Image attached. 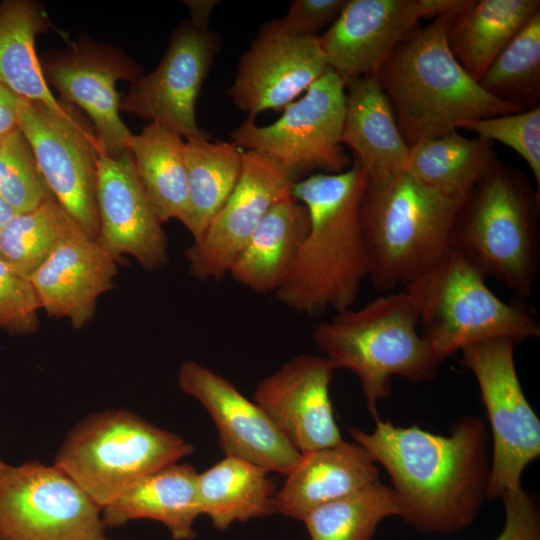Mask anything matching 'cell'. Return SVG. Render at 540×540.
Instances as JSON below:
<instances>
[{
  "label": "cell",
  "instance_id": "8fae6325",
  "mask_svg": "<svg viewBox=\"0 0 540 540\" xmlns=\"http://www.w3.org/2000/svg\"><path fill=\"white\" fill-rule=\"evenodd\" d=\"M101 511L56 465L0 469V540H99Z\"/></svg>",
  "mask_w": 540,
  "mask_h": 540
},
{
  "label": "cell",
  "instance_id": "52a82bcc",
  "mask_svg": "<svg viewBox=\"0 0 540 540\" xmlns=\"http://www.w3.org/2000/svg\"><path fill=\"white\" fill-rule=\"evenodd\" d=\"M485 279L451 250L437 266L405 285L418 313L420 334L441 362L475 342L509 338L519 344L540 336L536 315L504 302Z\"/></svg>",
  "mask_w": 540,
  "mask_h": 540
},
{
  "label": "cell",
  "instance_id": "603a6c76",
  "mask_svg": "<svg viewBox=\"0 0 540 540\" xmlns=\"http://www.w3.org/2000/svg\"><path fill=\"white\" fill-rule=\"evenodd\" d=\"M345 115L341 135L368 179L405 169L409 146L402 137L392 106L377 74L345 82Z\"/></svg>",
  "mask_w": 540,
  "mask_h": 540
},
{
  "label": "cell",
  "instance_id": "9a60e30c",
  "mask_svg": "<svg viewBox=\"0 0 540 540\" xmlns=\"http://www.w3.org/2000/svg\"><path fill=\"white\" fill-rule=\"evenodd\" d=\"M469 0H347L319 37L328 66L344 82L377 74L420 19L458 13Z\"/></svg>",
  "mask_w": 540,
  "mask_h": 540
},
{
  "label": "cell",
  "instance_id": "f546056e",
  "mask_svg": "<svg viewBox=\"0 0 540 540\" xmlns=\"http://www.w3.org/2000/svg\"><path fill=\"white\" fill-rule=\"evenodd\" d=\"M497 159L491 142L453 130L409 147L404 171L444 195L462 199Z\"/></svg>",
  "mask_w": 540,
  "mask_h": 540
},
{
  "label": "cell",
  "instance_id": "44dd1931",
  "mask_svg": "<svg viewBox=\"0 0 540 540\" xmlns=\"http://www.w3.org/2000/svg\"><path fill=\"white\" fill-rule=\"evenodd\" d=\"M117 261L80 226L28 278L41 309L75 329L90 321L100 295L113 287Z\"/></svg>",
  "mask_w": 540,
  "mask_h": 540
},
{
  "label": "cell",
  "instance_id": "3957f363",
  "mask_svg": "<svg viewBox=\"0 0 540 540\" xmlns=\"http://www.w3.org/2000/svg\"><path fill=\"white\" fill-rule=\"evenodd\" d=\"M457 13L416 25L378 70L406 144L441 136L463 122L521 112L481 88L455 59L447 34Z\"/></svg>",
  "mask_w": 540,
  "mask_h": 540
},
{
  "label": "cell",
  "instance_id": "6da1fadb",
  "mask_svg": "<svg viewBox=\"0 0 540 540\" xmlns=\"http://www.w3.org/2000/svg\"><path fill=\"white\" fill-rule=\"evenodd\" d=\"M371 432L348 427L390 477L399 517L427 533H453L471 525L488 500L489 434L474 415L458 419L448 436L417 425L375 418Z\"/></svg>",
  "mask_w": 540,
  "mask_h": 540
},
{
  "label": "cell",
  "instance_id": "e0dca14e",
  "mask_svg": "<svg viewBox=\"0 0 540 540\" xmlns=\"http://www.w3.org/2000/svg\"><path fill=\"white\" fill-rule=\"evenodd\" d=\"M328 68L318 36L289 34L273 20L259 29L240 57L227 93L238 109L256 117L284 109Z\"/></svg>",
  "mask_w": 540,
  "mask_h": 540
},
{
  "label": "cell",
  "instance_id": "4dcf8cb0",
  "mask_svg": "<svg viewBox=\"0 0 540 540\" xmlns=\"http://www.w3.org/2000/svg\"><path fill=\"white\" fill-rule=\"evenodd\" d=\"M243 149L233 142L186 141L188 207L183 225L199 241L226 203L242 171Z\"/></svg>",
  "mask_w": 540,
  "mask_h": 540
},
{
  "label": "cell",
  "instance_id": "d4e9b609",
  "mask_svg": "<svg viewBox=\"0 0 540 540\" xmlns=\"http://www.w3.org/2000/svg\"><path fill=\"white\" fill-rule=\"evenodd\" d=\"M307 208L292 196L264 215L228 275L258 294L275 293L290 272L309 231Z\"/></svg>",
  "mask_w": 540,
  "mask_h": 540
},
{
  "label": "cell",
  "instance_id": "ba28073f",
  "mask_svg": "<svg viewBox=\"0 0 540 540\" xmlns=\"http://www.w3.org/2000/svg\"><path fill=\"white\" fill-rule=\"evenodd\" d=\"M194 451L179 435L117 409L79 422L61 444L54 465L102 509L137 478Z\"/></svg>",
  "mask_w": 540,
  "mask_h": 540
},
{
  "label": "cell",
  "instance_id": "5bb4252c",
  "mask_svg": "<svg viewBox=\"0 0 540 540\" xmlns=\"http://www.w3.org/2000/svg\"><path fill=\"white\" fill-rule=\"evenodd\" d=\"M41 68L47 84L88 115L103 153L116 157L128 150L132 133L120 117L116 86L136 81L142 68L121 50L87 37L48 54Z\"/></svg>",
  "mask_w": 540,
  "mask_h": 540
},
{
  "label": "cell",
  "instance_id": "836d02e7",
  "mask_svg": "<svg viewBox=\"0 0 540 540\" xmlns=\"http://www.w3.org/2000/svg\"><path fill=\"white\" fill-rule=\"evenodd\" d=\"M78 223L55 198L16 214L0 233V259L29 277Z\"/></svg>",
  "mask_w": 540,
  "mask_h": 540
},
{
  "label": "cell",
  "instance_id": "d6986e66",
  "mask_svg": "<svg viewBox=\"0 0 540 540\" xmlns=\"http://www.w3.org/2000/svg\"><path fill=\"white\" fill-rule=\"evenodd\" d=\"M99 220L97 242L117 262L130 255L148 271L164 267L168 244L162 223L155 214L126 150L112 157L101 153L96 178Z\"/></svg>",
  "mask_w": 540,
  "mask_h": 540
},
{
  "label": "cell",
  "instance_id": "d6a6232c",
  "mask_svg": "<svg viewBox=\"0 0 540 540\" xmlns=\"http://www.w3.org/2000/svg\"><path fill=\"white\" fill-rule=\"evenodd\" d=\"M478 84L492 97L520 111L539 106L540 11L494 59Z\"/></svg>",
  "mask_w": 540,
  "mask_h": 540
},
{
  "label": "cell",
  "instance_id": "ab89813d",
  "mask_svg": "<svg viewBox=\"0 0 540 540\" xmlns=\"http://www.w3.org/2000/svg\"><path fill=\"white\" fill-rule=\"evenodd\" d=\"M21 101L19 95L0 83V138L18 127Z\"/></svg>",
  "mask_w": 540,
  "mask_h": 540
},
{
  "label": "cell",
  "instance_id": "f6af8a7d",
  "mask_svg": "<svg viewBox=\"0 0 540 540\" xmlns=\"http://www.w3.org/2000/svg\"><path fill=\"white\" fill-rule=\"evenodd\" d=\"M0 143H1V138H0Z\"/></svg>",
  "mask_w": 540,
  "mask_h": 540
},
{
  "label": "cell",
  "instance_id": "9c48e42d",
  "mask_svg": "<svg viewBox=\"0 0 540 540\" xmlns=\"http://www.w3.org/2000/svg\"><path fill=\"white\" fill-rule=\"evenodd\" d=\"M345 99V82L329 67L278 120L258 126L248 116L231 142L270 158L296 181L314 170L342 172L351 162L341 143Z\"/></svg>",
  "mask_w": 540,
  "mask_h": 540
},
{
  "label": "cell",
  "instance_id": "1f68e13d",
  "mask_svg": "<svg viewBox=\"0 0 540 540\" xmlns=\"http://www.w3.org/2000/svg\"><path fill=\"white\" fill-rule=\"evenodd\" d=\"M399 516L393 489L380 479L324 503L302 519L311 540H370L385 518Z\"/></svg>",
  "mask_w": 540,
  "mask_h": 540
},
{
  "label": "cell",
  "instance_id": "f35d334b",
  "mask_svg": "<svg viewBox=\"0 0 540 540\" xmlns=\"http://www.w3.org/2000/svg\"><path fill=\"white\" fill-rule=\"evenodd\" d=\"M347 0H295L288 12L276 20L281 29L296 36H317L328 24H332Z\"/></svg>",
  "mask_w": 540,
  "mask_h": 540
},
{
  "label": "cell",
  "instance_id": "b9f144b4",
  "mask_svg": "<svg viewBox=\"0 0 540 540\" xmlns=\"http://www.w3.org/2000/svg\"><path fill=\"white\" fill-rule=\"evenodd\" d=\"M15 215L13 209L0 196V233Z\"/></svg>",
  "mask_w": 540,
  "mask_h": 540
},
{
  "label": "cell",
  "instance_id": "5b68a950",
  "mask_svg": "<svg viewBox=\"0 0 540 540\" xmlns=\"http://www.w3.org/2000/svg\"><path fill=\"white\" fill-rule=\"evenodd\" d=\"M462 200L405 171L368 179L359 222L373 287L388 292L437 266L451 251L452 227Z\"/></svg>",
  "mask_w": 540,
  "mask_h": 540
},
{
  "label": "cell",
  "instance_id": "ac0fdd59",
  "mask_svg": "<svg viewBox=\"0 0 540 540\" xmlns=\"http://www.w3.org/2000/svg\"><path fill=\"white\" fill-rule=\"evenodd\" d=\"M296 180L270 158L243 151L234 190L202 238L185 251L189 272L198 280H220L254 230L278 201L291 196Z\"/></svg>",
  "mask_w": 540,
  "mask_h": 540
},
{
  "label": "cell",
  "instance_id": "f1b7e54d",
  "mask_svg": "<svg viewBox=\"0 0 540 540\" xmlns=\"http://www.w3.org/2000/svg\"><path fill=\"white\" fill-rule=\"evenodd\" d=\"M42 5L31 0L0 1V83L21 98L58 108L35 50L36 37L48 29Z\"/></svg>",
  "mask_w": 540,
  "mask_h": 540
},
{
  "label": "cell",
  "instance_id": "30bf717a",
  "mask_svg": "<svg viewBox=\"0 0 540 540\" xmlns=\"http://www.w3.org/2000/svg\"><path fill=\"white\" fill-rule=\"evenodd\" d=\"M517 345L509 338H492L460 350L463 366L477 381L491 428L488 500L520 489L525 468L540 456V420L518 378Z\"/></svg>",
  "mask_w": 540,
  "mask_h": 540
},
{
  "label": "cell",
  "instance_id": "4316f807",
  "mask_svg": "<svg viewBox=\"0 0 540 540\" xmlns=\"http://www.w3.org/2000/svg\"><path fill=\"white\" fill-rule=\"evenodd\" d=\"M264 468L244 459H224L198 473L197 487L202 514L223 531L236 521H247L276 512V487Z\"/></svg>",
  "mask_w": 540,
  "mask_h": 540
},
{
  "label": "cell",
  "instance_id": "ffe728a7",
  "mask_svg": "<svg viewBox=\"0 0 540 540\" xmlns=\"http://www.w3.org/2000/svg\"><path fill=\"white\" fill-rule=\"evenodd\" d=\"M333 364L324 356L298 355L263 378L254 401L301 453L343 441L330 399Z\"/></svg>",
  "mask_w": 540,
  "mask_h": 540
},
{
  "label": "cell",
  "instance_id": "2e32d148",
  "mask_svg": "<svg viewBox=\"0 0 540 540\" xmlns=\"http://www.w3.org/2000/svg\"><path fill=\"white\" fill-rule=\"evenodd\" d=\"M178 385L209 413L226 456L285 476L299 461L301 453L266 412L223 376L187 360L179 368Z\"/></svg>",
  "mask_w": 540,
  "mask_h": 540
},
{
  "label": "cell",
  "instance_id": "d590c367",
  "mask_svg": "<svg viewBox=\"0 0 540 540\" xmlns=\"http://www.w3.org/2000/svg\"><path fill=\"white\" fill-rule=\"evenodd\" d=\"M459 128L477 137L500 142L516 151L529 166L540 191V106L533 109L463 122Z\"/></svg>",
  "mask_w": 540,
  "mask_h": 540
},
{
  "label": "cell",
  "instance_id": "ee69618b",
  "mask_svg": "<svg viewBox=\"0 0 540 540\" xmlns=\"http://www.w3.org/2000/svg\"><path fill=\"white\" fill-rule=\"evenodd\" d=\"M99 540H109V539H106L105 537H103V538H101V539H99Z\"/></svg>",
  "mask_w": 540,
  "mask_h": 540
},
{
  "label": "cell",
  "instance_id": "277c9868",
  "mask_svg": "<svg viewBox=\"0 0 540 540\" xmlns=\"http://www.w3.org/2000/svg\"><path fill=\"white\" fill-rule=\"evenodd\" d=\"M540 191L497 159L464 196L451 250L519 297L533 293L540 263Z\"/></svg>",
  "mask_w": 540,
  "mask_h": 540
},
{
  "label": "cell",
  "instance_id": "7bdbcfd3",
  "mask_svg": "<svg viewBox=\"0 0 540 540\" xmlns=\"http://www.w3.org/2000/svg\"><path fill=\"white\" fill-rule=\"evenodd\" d=\"M5 464H6V463H4V462H2V461L0 460V469H1Z\"/></svg>",
  "mask_w": 540,
  "mask_h": 540
},
{
  "label": "cell",
  "instance_id": "7c38bea8",
  "mask_svg": "<svg viewBox=\"0 0 540 540\" xmlns=\"http://www.w3.org/2000/svg\"><path fill=\"white\" fill-rule=\"evenodd\" d=\"M18 129L58 203L91 237L97 238L98 160L102 153L94 129L69 104L54 108L22 98Z\"/></svg>",
  "mask_w": 540,
  "mask_h": 540
},
{
  "label": "cell",
  "instance_id": "74e56055",
  "mask_svg": "<svg viewBox=\"0 0 540 540\" xmlns=\"http://www.w3.org/2000/svg\"><path fill=\"white\" fill-rule=\"evenodd\" d=\"M504 525L494 540H540V507L523 487L502 496Z\"/></svg>",
  "mask_w": 540,
  "mask_h": 540
},
{
  "label": "cell",
  "instance_id": "4fadbf2b",
  "mask_svg": "<svg viewBox=\"0 0 540 540\" xmlns=\"http://www.w3.org/2000/svg\"><path fill=\"white\" fill-rule=\"evenodd\" d=\"M220 48V39L206 27L185 21L178 26L157 67L134 81L120 101V110L163 126L186 140L210 139L196 120L202 85Z\"/></svg>",
  "mask_w": 540,
  "mask_h": 540
},
{
  "label": "cell",
  "instance_id": "484cf974",
  "mask_svg": "<svg viewBox=\"0 0 540 540\" xmlns=\"http://www.w3.org/2000/svg\"><path fill=\"white\" fill-rule=\"evenodd\" d=\"M538 11L539 0H469L449 28L447 42L450 51L478 82L494 59Z\"/></svg>",
  "mask_w": 540,
  "mask_h": 540
},
{
  "label": "cell",
  "instance_id": "e575fe53",
  "mask_svg": "<svg viewBox=\"0 0 540 540\" xmlns=\"http://www.w3.org/2000/svg\"><path fill=\"white\" fill-rule=\"evenodd\" d=\"M0 196L15 214L33 211L54 198L18 127L1 138Z\"/></svg>",
  "mask_w": 540,
  "mask_h": 540
},
{
  "label": "cell",
  "instance_id": "8992f818",
  "mask_svg": "<svg viewBox=\"0 0 540 540\" xmlns=\"http://www.w3.org/2000/svg\"><path fill=\"white\" fill-rule=\"evenodd\" d=\"M419 317L404 290L349 308L314 326L312 338L335 369L359 380L366 406L378 416V403L391 395V380L429 382L442 363L418 331Z\"/></svg>",
  "mask_w": 540,
  "mask_h": 540
},
{
  "label": "cell",
  "instance_id": "cb8c5ba5",
  "mask_svg": "<svg viewBox=\"0 0 540 540\" xmlns=\"http://www.w3.org/2000/svg\"><path fill=\"white\" fill-rule=\"evenodd\" d=\"M197 480V471L187 463L176 462L145 474L102 508L104 525L150 519L162 523L173 540H192L194 521L202 514Z\"/></svg>",
  "mask_w": 540,
  "mask_h": 540
},
{
  "label": "cell",
  "instance_id": "7a4b0ae2",
  "mask_svg": "<svg viewBox=\"0 0 540 540\" xmlns=\"http://www.w3.org/2000/svg\"><path fill=\"white\" fill-rule=\"evenodd\" d=\"M368 182L354 160L338 173L298 180L291 196L308 211L310 226L276 299L290 310L317 317L328 309L352 308L369 268L359 208Z\"/></svg>",
  "mask_w": 540,
  "mask_h": 540
},
{
  "label": "cell",
  "instance_id": "8d00e7d4",
  "mask_svg": "<svg viewBox=\"0 0 540 540\" xmlns=\"http://www.w3.org/2000/svg\"><path fill=\"white\" fill-rule=\"evenodd\" d=\"M41 309L27 276L0 259V329L11 334H28L39 325Z\"/></svg>",
  "mask_w": 540,
  "mask_h": 540
},
{
  "label": "cell",
  "instance_id": "83f0119b",
  "mask_svg": "<svg viewBox=\"0 0 540 540\" xmlns=\"http://www.w3.org/2000/svg\"><path fill=\"white\" fill-rule=\"evenodd\" d=\"M186 141L179 134L150 123L132 134L128 150L145 194L160 222L183 223L188 207Z\"/></svg>",
  "mask_w": 540,
  "mask_h": 540
},
{
  "label": "cell",
  "instance_id": "7402d4cb",
  "mask_svg": "<svg viewBox=\"0 0 540 540\" xmlns=\"http://www.w3.org/2000/svg\"><path fill=\"white\" fill-rule=\"evenodd\" d=\"M286 476L276 494V512L302 521L312 509L378 480L379 469L360 445L343 440L301 454Z\"/></svg>",
  "mask_w": 540,
  "mask_h": 540
},
{
  "label": "cell",
  "instance_id": "60d3db41",
  "mask_svg": "<svg viewBox=\"0 0 540 540\" xmlns=\"http://www.w3.org/2000/svg\"><path fill=\"white\" fill-rule=\"evenodd\" d=\"M191 14L190 21L194 24L208 28L209 18L219 3L215 0H202V1H185Z\"/></svg>",
  "mask_w": 540,
  "mask_h": 540
}]
</instances>
